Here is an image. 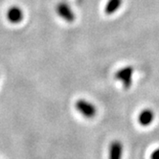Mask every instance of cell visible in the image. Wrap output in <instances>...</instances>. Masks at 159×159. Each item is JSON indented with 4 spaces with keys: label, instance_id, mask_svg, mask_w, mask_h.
<instances>
[{
    "label": "cell",
    "instance_id": "3",
    "mask_svg": "<svg viewBox=\"0 0 159 159\" xmlns=\"http://www.w3.org/2000/svg\"><path fill=\"white\" fill-rule=\"evenodd\" d=\"M6 16L11 23L16 24V23H19L20 21H22L24 15H23V12H22V10L18 6H12L7 11Z\"/></svg>",
    "mask_w": 159,
    "mask_h": 159
},
{
    "label": "cell",
    "instance_id": "8",
    "mask_svg": "<svg viewBox=\"0 0 159 159\" xmlns=\"http://www.w3.org/2000/svg\"><path fill=\"white\" fill-rule=\"evenodd\" d=\"M151 159H159V148L151 153Z\"/></svg>",
    "mask_w": 159,
    "mask_h": 159
},
{
    "label": "cell",
    "instance_id": "4",
    "mask_svg": "<svg viewBox=\"0 0 159 159\" xmlns=\"http://www.w3.org/2000/svg\"><path fill=\"white\" fill-rule=\"evenodd\" d=\"M123 150V144L119 140L112 141L108 149V159H122Z\"/></svg>",
    "mask_w": 159,
    "mask_h": 159
},
{
    "label": "cell",
    "instance_id": "2",
    "mask_svg": "<svg viewBox=\"0 0 159 159\" xmlns=\"http://www.w3.org/2000/svg\"><path fill=\"white\" fill-rule=\"evenodd\" d=\"M132 75H133V67L132 66H126L120 68L118 71H116L114 77L116 80L120 81L125 89L130 88L132 84Z\"/></svg>",
    "mask_w": 159,
    "mask_h": 159
},
{
    "label": "cell",
    "instance_id": "5",
    "mask_svg": "<svg viewBox=\"0 0 159 159\" xmlns=\"http://www.w3.org/2000/svg\"><path fill=\"white\" fill-rule=\"evenodd\" d=\"M57 12L59 16L67 22H73L75 20V15L72 10L64 3H60L57 7Z\"/></svg>",
    "mask_w": 159,
    "mask_h": 159
},
{
    "label": "cell",
    "instance_id": "6",
    "mask_svg": "<svg viewBox=\"0 0 159 159\" xmlns=\"http://www.w3.org/2000/svg\"><path fill=\"white\" fill-rule=\"evenodd\" d=\"M154 120V112L150 109L146 108L142 110L138 115V123L142 127H148L153 122Z\"/></svg>",
    "mask_w": 159,
    "mask_h": 159
},
{
    "label": "cell",
    "instance_id": "1",
    "mask_svg": "<svg viewBox=\"0 0 159 159\" xmlns=\"http://www.w3.org/2000/svg\"><path fill=\"white\" fill-rule=\"evenodd\" d=\"M75 108L86 119H93L97 114V107L95 105L84 99L77 100L75 103Z\"/></svg>",
    "mask_w": 159,
    "mask_h": 159
},
{
    "label": "cell",
    "instance_id": "7",
    "mask_svg": "<svg viewBox=\"0 0 159 159\" xmlns=\"http://www.w3.org/2000/svg\"><path fill=\"white\" fill-rule=\"evenodd\" d=\"M122 4V0H108L106 7H105V13L107 15H112L117 12Z\"/></svg>",
    "mask_w": 159,
    "mask_h": 159
}]
</instances>
